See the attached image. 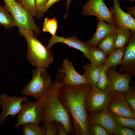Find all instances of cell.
<instances>
[{
	"instance_id": "obj_35",
	"label": "cell",
	"mask_w": 135,
	"mask_h": 135,
	"mask_svg": "<svg viewBox=\"0 0 135 135\" xmlns=\"http://www.w3.org/2000/svg\"><path fill=\"white\" fill-rule=\"evenodd\" d=\"M48 0H36V4L37 11L42 9L47 3Z\"/></svg>"
},
{
	"instance_id": "obj_18",
	"label": "cell",
	"mask_w": 135,
	"mask_h": 135,
	"mask_svg": "<svg viewBox=\"0 0 135 135\" xmlns=\"http://www.w3.org/2000/svg\"><path fill=\"white\" fill-rule=\"evenodd\" d=\"M84 68L83 75L86 78L88 84L92 88L97 87L101 67L94 66L89 63L84 64Z\"/></svg>"
},
{
	"instance_id": "obj_34",
	"label": "cell",
	"mask_w": 135,
	"mask_h": 135,
	"mask_svg": "<svg viewBox=\"0 0 135 135\" xmlns=\"http://www.w3.org/2000/svg\"><path fill=\"white\" fill-rule=\"evenodd\" d=\"M58 135H67L63 124L59 122H56Z\"/></svg>"
},
{
	"instance_id": "obj_9",
	"label": "cell",
	"mask_w": 135,
	"mask_h": 135,
	"mask_svg": "<svg viewBox=\"0 0 135 135\" xmlns=\"http://www.w3.org/2000/svg\"><path fill=\"white\" fill-rule=\"evenodd\" d=\"M26 96H10L4 94H0V106L2 109L0 115V125H3L8 116H14L20 111L22 103L28 101Z\"/></svg>"
},
{
	"instance_id": "obj_5",
	"label": "cell",
	"mask_w": 135,
	"mask_h": 135,
	"mask_svg": "<svg viewBox=\"0 0 135 135\" xmlns=\"http://www.w3.org/2000/svg\"><path fill=\"white\" fill-rule=\"evenodd\" d=\"M5 7L15 20L19 30L35 32L37 36L41 31L36 24L34 16L24 9L16 0H3Z\"/></svg>"
},
{
	"instance_id": "obj_4",
	"label": "cell",
	"mask_w": 135,
	"mask_h": 135,
	"mask_svg": "<svg viewBox=\"0 0 135 135\" xmlns=\"http://www.w3.org/2000/svg\"><path fill=\"white\" fill-rule=\"evenodd\" d=\"M32 78L23 88L22 93L37 99L43 96L50 88L53 82L50 74L46 70L36 68L32 70Z\"/></svg>"
},
{
	"instance_id": "obj_12",
	"label": "cell",
	"mask_w": 135,
	"mask_h": 135,
	"mask_svg": "<svg viewBox=\"0 0 135 135\" xmlns=\"http://www.w3.org/2000/svg\"><path fill=\"white\" fill-rule=\"evenodd\" d=\"M117 71L120 73L128 74L131 76H135V32H131L122 62Z\"/></svg>"
},
{
	"instance_id": "obj_14",
	"label": "cell",
	"mask_w": 135,
	"mask_h": 135,
	"mask_svg": "<svg viewBox=\"0 0 135 135\" xmlns=\"http://www.w3.org/2000/svg\"><path fill=\"white\" fill-rule=\"evenodd\" d=\"M89 125L98 124L104 128L109 135L113 134L116 124L112 114L107 108L99 112L88 114Z\"/></svg>"
},
{
	"instance_id": "obj_28",
	"label": "cell",
	"mask_w": 135,
	"mask_h": 135,
	"mask_svg": "<svg viewBox=\"0 0 135 135\" xmlns=\"http://www.w3.org/2000/svg\"><path fill=\"white\" fill-rule=\"evenodd\" d=\"M125 99L131 109L135 112V90L130 88L124 92Z\"/></svg>"
},
{
	"instance_id": "obj_7",
	"label": "cell",
	"mask_w": 135,
	"mask_h": 135,
	"mask_svg": "<svg viewBox=\"0 0 135 135\" xmlns=\"http://www.w3.org/2000/svg\"><path fill=\"white\" fill-rule=\"evenodd\" d=\"M111 92L98 88H92L85 100V106L88 114L101 111L107 108Z\"/></svg>"
},
{
	"instance_id": "obj_32",
	"label": "cell",
	"mask_w": 135,
	"mask_h": 135,
	"mask_svg": "<svg viewBox=\"0 0 135 135\" xmlns=\"http://www.w3.org/2000/svg\"><path fill=\"white\" fill-rule=\"evenodd\" d=\"M106 70L102 68L98 80L97 87L102 90L105 89L108 83V79L106 74Z\"/></svg>"
},
{
	"instance_id": "obj_24",
	"label": "cell",
	"mask_w": 135,
	"mask_h": 135,
	"mask_svg": "<svg viewBox=\"0 0 135 135\" xmlns=\"http://www.w3.org/2000/svg\"><path fill=\"white\" fill-rule=\"evenodd\" d=\"M23 135H45L44 129L39 124L28 123L22 125Z\"/></svg>"
},
{
	"instance_id": "obj_20",
	"label": "cell",
	"mask_w": 135,
	"mask_h": 135,
	"mask_svg": "<svg viewBox=\"0 0 135 135\" xmlns=\"http://www.w3.org/2000/svg\"><path fill=\"white\" fill-rule=\"evenodd\" d=\"M107 54L96 46L90 48L89 60L90 63L96 67H101L106 62Z\"/></svg>"
},
{
	"instance_id": "obj_15",
	"label": "cell",
	"mask_w": 135,
	"mask_h": 135,
	"mask_svg": "<svg viewBox=\"0 0 135 135\" xmlns=\"http://www.w3.org/2000/svg\"><path fill=\"white\" fill-rule=\"evenodd\" d=\"M113 4L109 9L115 20L117 27L128 29L135 32V20L132 16L124 12L121 8L119 0H113Z\"/></svg>"
},
{
	"instance_id": "obj_8",
	"label": "cell",
	"mask_w": 135,
	"mask_h": 135,
	"mask_svg": "<svg viewBox=\"0 0 135 135\" xmlns=\"http://www.w3.org/2000/svg\"><path fill=\"white\" fill-rule=\"evenodd\" d=\"M81 14L84 16H93L98 20L105 21L116 25L112 14L103 0H88L82 6Z\"/></svg>"
},
{
	"instance_id": "obj_29",
	"label": "cell",
	"mask_w": 135,
	"mask_h": 135,
	"mask_svg": "<svg viewBox=\"0 0 135 135\" xmlns=\"http://www.w3.org/2000/svg\"><path fill=\"white\" fill-rule=\"evenodd\" d=\"M89 135H109L106 129L98 124L89 125Z\"/></svg>"
},
{
	"instance_id": "obj_26",
	"label": "cell",
	"mask_w": 135,
	"mask_h": 135,
	"mask_svg": "<svg viewBox=\"0 0 135 135\" xmlns=\"http://www.w3.org/2000/svg\"><path fill=\"white\" fill-rule=\"evenodd\" d=\"M112 116L116 124L135 130V118H127L114 114Z\"/></svg>"
},
{
	"instance_id": "obj_3",
	"label": "cell",
	"mask_w": 135,
	"mask_h": 135,
	"mask_svg": "<svg viewBox=\"0 0 135 135\" xmlns=\"http://www.w3.org/2000/svg\"><path fill=\"white\" fill-rule=\"evenodd\" d=\"M19 32L27 43V57L28 60L36 68L46 70L53 60L50 50L42 44L33 31L20 30Z\"/></svg>"
},
{
	"instance_id": "obj_11",
	"label": "cell",
	"mask_w": 135,
	"mask_h": 135,
	"mask_svg": "<svg viewBox=\"0 0 135 135\" xmlns=\"http://www.w3.org/2000/svg\"><path fill=\"white\" fill-rule=\"evenodd\" d=\"M108 83L105 90L110 92L119 91L124 92L130 88L131 76L118 72L115 68H109L106 70Z\"/></svg>"
},
{
	"instance_id": "obj_10",
	"label": "cell",
	"mask_w": 135,
	"mask_h": 135,
	"mask_svg": "<svg viewBox=\"0 0 135 135\" xmlns=\"http://www.w3.org/2000/svg\"><path fill=\"white\" fill-rule=\"evenodd\" d=\"M107 108L112 114L127 118H135V112L127 102L123 92H111Z\"/></svg>"
},
{
	"instance_id": "obj_38",
	"label": "cell",
	"mask_w": 135,
	"mask_h": 135,
	"mask_svg": "<svg viewBox=\"0 0 135 135\" xmlns=\"http://www.w3.org/2000/svg\"><path fill=\"white\" fill-rule=\"evenodd\" d=\"M123 1L126 2L128 1L130 2H135V0H122Z\"/></svg>"
},
{
	"instance_id": "obj_25",
	"label": "cell",
	"mask_w": 135,
	"mask_h": 135,
	"mask_svg": "<svg viewBox=\"0 0 135 135\" xmlns=\"http://www.w3.org/2000/svg\"><path fill=\"white\" fill-rule=\"evenodd\" d=\"M58 28V22L55 17L52 18H46L44 19L42 30L51 34L52 36H56Z\"/></svg>"
},
{
	"instance_id": "obj_13",
	"label": "cell",
	"mask_w": 135,
	"mask_h": 135,
	"mask_svg": "<svg viewBox=\"0 0 135 135\" xmlns=\"http://www.w3.org/2000/svg\"><path fill=\"white\" fill-rule=\"evenodd\" d=\"M73 64V63L68 58L63 60L62 67L59 69L64 75L63 84L70 87L88 84L84 76L76 71Z\"/></svg>"
},
{
	"instance_id": "obj_17",
	"label": "cell",
	"mask_w": 135,
	"mask_h": 135,
	"mask_svg": "<svg viewBox=\"0 0 135 135\" xmlns=\"http://www.w3.org/2000/svg\"><path fill=\"white\" fill-rule=\"evenodd\" d=\"M117 27L115 25L106 23L103 20H98L95 32L91 38L86 43V45L90 48L96 46L104 38L115 32Z\"/></svg>"
},
{
	"instance_id": "obj_31",
	"label": "cell",
	"mask_w": 135,
	"mask_h": 135,
	"mask_svg": "<svg viewBox=\"0 0 135 135\" xmlns=\"http://www.w3.org/2000/svg\"><path fill=\"white\" fill-rule=\"evenodd\" d=\"M113 134L114 135H135V130L116 124Z\"/></svg>"
},
{
	"instance_id": "obj_33",
	"label": "cell",
	"mask_w": 135,
	"mask_h": 135,
	"mask_svg": "<svg viewBox=\"0 0 135 135\" xmlns=\"http://www.w3.org/2000/svg\"><path fill=\"white\" fill-rule=\"evenodd\" d=\"M61 0H48L47 3L42 9L37 11L36 16V18L38 19H42L44 14L53 4ZM66 0V1L67 0Z\"/></svg>"
},
{
	"instance_id": "obj_36",
	"label": "cell",
	"mask_w": 135,
	"mask_h": 135,
	"mask_svg": "<svg viewBox=\"0 0 135 135\" xmlns=\"http://www.w3.org/2000/svg\"><path fill=\"white\" fill-rule=\"evenodd\" d=\"M127 13L130 15L135 16V6H134L128 7Z\"/></svg>"
},
{
	"instance_id": "obj_6",
	"label": "cell",
	"mask_w": 135,
	"mask_h": 135,
	"mask_svg": "<svg viewBox=\"0 0 135 135\" xmlns=\"http://www.w3.org/2000/svg\"><path fill=\"white\" fill-rule=\"evenodd\" d=\"M42 111L38 103L35 102H24L21 109L16 115L14 128H18L22 125L33 123L39 124L42 121Z\"/></svg>"
},
{
	"instance_id": "obj_19",
	"label": "cell",
	"mask_w": 135,
	"mask_h": 135,
	"mask_svg": "<svg viewBox=\"0 0 135 135\" xmlns=\"http://www.w3.org/2000/svg\"><path fill=\"white\" fill-rule=\"evenodd\" d=\"M126 47L116 48L107 57L105 63L101 67L107 70L110 67L115 68L120 64L122 62Z\"/></svg>"
},
{
	"instance_id": "obj_40",
	"label": "cell",
	"mask_w": 135,
	"mask_h": 135,
	"mask_svg": "<svg viewBox=\"0 0 135 135\" xmlns=\"http://www.w3.org/2000/svg\"><path fill=\"white\" fill-rule=\"evenodd\" d=\"M0 52H1V50H0Z\"/></svg>"
},
{
	"instance_id": "obj_22",
	"label": "cell",
	"mask_w": 135,
	"mask_h": 135,
	"mask_svg": "<svg viewBox=\"0 0 135 135\" xmlns=\"http://www.w3.org/2000/svg\"><path fill=\"white\" fill-rule=\"evenodd\" d=\"M131 31L128 29L117 27L115 32L116 34L115 44L116 48L126 47L130 37Z\"/></svg>"
},
{
	"instance_id": "obj_27",
	"label": "cell",
	"mask_w": 135,
	"mask_h": 135,
	"mask_svg": "<svg viewBox=\"0 0 135 135\" xmlns=\"http://www.w3.org/2000/svg\"><path fill=\"white\" fill-rule=\"evenodd\" d=\"M21 6L34 16H36L37 8L36 0H22L20 3Z\"/></svg>"
},
{
	"instance_id": "obj_16",
	"label": "cell",
	"mask_w": 135,
	"mask_h": 135,
	"mask_svg": "<svg viewBox=\"0 0 135 135\" xmlns=\"http://www.w3.org/2000/svg\"><path fill=\"white\" fill-rule=\"evenodd\" d=\"M61 43L65 44L68 46L78 50L83 54L84 57L89 59L90 48L86 43L78 39L76 36H68L65 38L64 36H59L56 35L52 36L48 42L46 47L50 50L55 44Z\"/></svg>"
},
{
	"instance_id": "obj_1",
	"label": "cell",
	"mask_w": 135,
	"mask_h": 135,
	"mask_svg": "<svg viewBox=\"0 0 135 135\" xmlns=\"http://www.w3.org/2000/svg\"><path fill=\"white\" fill-rule=\"evenodd\" d=\"M92 88L88 84L70 87L63 84L59 90V99L71 116L76 135H89L88 114L85 102Z\"/></svg>"
},
{
	"instance_id": "obj_39",
	"label": "cell",
	"mask_w": 135,
	"mask_h": 135,
	"mask_svg": "<svg viewBox=\"0 0 135 135\" xmlns=\"http://www.w3.org/2000/svg\"><path fill=\"white\" fill-rule=\"evenodd\" d=\"M18 2L20 3L22 0H16Z\"/></svg>"
},
{
	"instance_id": "obj_21",
	"label": "cell",
	"mask_w": 135,
	"mask_h": 135,
	"mask_svg": "<svg viewBox=\"0 0 135 135\" xmlns=\"http://www.w3.org/2000/svg\"><path fill=\"white\" fill-rule=\"evenodd\" d=\"M116 34L113 32L106 36L98 44L97 47L106 54H110L116 48L115 47Z\"/></svg>"
},
{
	"instance_id": "obj_2",
	"label": "cell",
	"mask_w": 135,
	"mask_h": 135,
	"mask_svg": "<svg viewBox=\"0 0 135 135\" xmlns=\"http://www.w3.org/2000/svg\"><path fill=\"white\" fill-rule=\"evenodd\" d=\"M63 74L58 70L50 88L43 96L36 101L42 110V122H60L64 126L67 134H74L72 118L58 97L59 90L63 84Z\"/></svg>"
},
{
	"instance_id": "obj_30",
	"label": "cell",
	"mask_w": 135,
	"mask_h": 135,
	"mask_svg": "<svg viewBox=\"0 0 135 135\" xmlns=\"http://www.w3.org/2000/svg\"><path fill=\"white\" fill-rule=\"evenodd\" d=\"M43 126L45 135H57L58 132L56 122L55 121L43 122Z\"/></svg>"
},
{
	"instance_id": "obj_37",
	"label": "cell",
	"mask_w": 135,
	"mask_h": 135,
	"mask_svg": "<svg viewBox=\"0 0 135 135\" xmlns=\"http://www.w3.org/2000/svg\"><path fill=\"white\" fill-rule=\"evenodd\" d=\"M72 0H67L66 1V7L67 12L65 15L64 16V19H66L67 18L68 16V10L70 6V2Z\"/></svg>"
},
{
	"instance_id": "obj_23",
	"label": "cell",
	"mask_w": 135,
	"mask_h": 135,
	"mask_svg": "<svg viewBox=\"0 0 135 135\" xmlns=\"http://www.w3.org/2000/svg\"><path fill=\"white\" fill-rule=\"evenodd\" d=\"M0 25L6 29H10L16 26L15 20L5 7L0 5Z\"/></svg>"
}]
</instances>
